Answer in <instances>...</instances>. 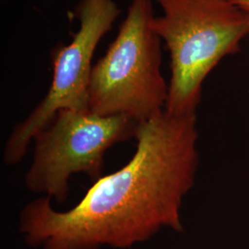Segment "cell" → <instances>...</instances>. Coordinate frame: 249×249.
Segmentation results:
<instances>
[{
  "mask_svg": "<svg viewBox=\"0 0 249 249\" xmlns=\"http://www.w3.org/2000/svg\"><path fill=\"white\" fill-rule=\"evenodd\" d=\"M137 150L121 169L99 178L80 202L55 211L51 198L29 202L19 215L27 244L43 249L130 248L163 227L183 231L181 208L198 166L196 115L165 109L139 123Z\"/></svg>",
  "mask_w": 249,
  "mask_h": 249,
  "instance_id": "6da1fadb",
  "label": "cell"
},
{
  "mask_svg": "<svg viewBox=\"0 0 249 249\" xmlns=\"http://www.w3.org/2000/svg\"><path fill=\"white\" fill-rule=\"evenodd\" d=\"M163 15L151 25L171 55L165 110L196 114L207 76L224 56L240 51L249 34V12L231 0H156Z\"/></svg>",
  "mask_w": 249,
  "mask_h": 249,
  "instance_id": "7a4b0ae2",
  "label": "cell"
},
{
  "mask_svg": "<svg viewBox=\"0 0 249 249\" xmlns=\"http://www.w3.org/2000/svg\"><path fill=\"white\" fill-rule=\"evenodd\" d=\"M153 18L151 0H132L116 39L92 67L91 113L142 123L165 109L168 85L160 71V38Z\"/></svg>",
  "mask_w": 249,
  "mask_h": 249,
  "instance_id": "3957f363",
  "label": "cell"
},
{
  "mask_svg": "<svg viewBox=\"0 0 249 249\" xmlns=\"http://www.w3.org/2000/svg\"><path fill=\"white\" fill-rule=\"evenodd\" d=\"M138 125L128 116L59 111L34 139L35 154L24 177L25 187L62 204L69 196L72 175L81 173L97 181L103 177L107 150L135 139Z\"/></svg>",
  "mask_w": 249,
  "mask_h": 249,
  "instance_id": "277c9868",
  "label": "cell"
},
{
  "mask_svg": "<svg viewBox=\"0 0 249 249\" xmlns=\"http://www.w3.org/2000/svg\"><path fill=\"white\" fill-rule=\"evenodd\" d=\"M119 13L114 0H80L76 8L80 29L70 45L54 52L53 80L45 98L9 134L3 150L6 165L13 166L23 160L36 134L50 124L59 111H89L92 56Z\"/></svg>",
  "mask_w": 249,
  "mask_h": 249,
  "instance_id": "5b68a950",
  "label": "cell"
},
{
  "mask_svg": "<svg viewBox=\"0 0 249 249\" xmlns=\"http://www.w3.org/2000/svg\"><path fill=\"white\" fill-rule=\"evenodd\" d=\"M231 2L237 5L241 9L249 12V0H231Z\"/></svg>",
  "mask_w": 249,
  "mask_h": 249,
  "instance_id": "8992f818",
  "label": "cell"
}]
</instances>
